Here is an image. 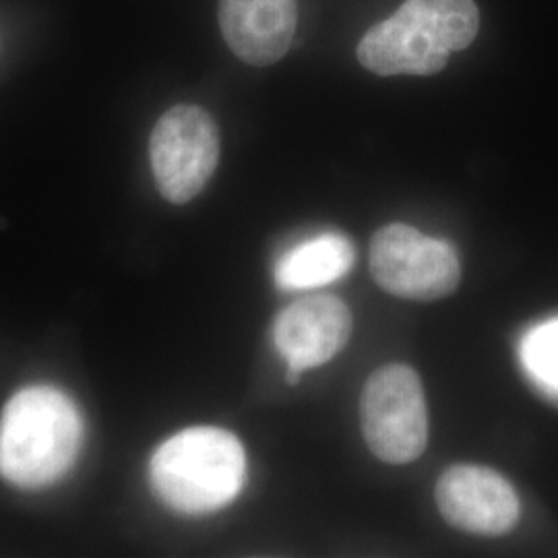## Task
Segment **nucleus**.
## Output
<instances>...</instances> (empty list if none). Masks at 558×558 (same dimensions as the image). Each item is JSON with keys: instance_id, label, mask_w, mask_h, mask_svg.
Segmentation results:
<instances>
[{"instance_id": "0eeeda50", "label": "nucleus", "mask_w": 558, "mask_h": 558, "mask_svg": "<svg viewBox=\"0 0 558 558\" xmlns=\"http://www.w3.org/2000/svg\"><path fill=\"white\" fill-rule=\"evenodd\" d=\"M350 333L352 313L338 296H308L283 308L274 327V339L288 362V380L294 385L302 371L333 359Z\"/></svg>"}, {"instance_id": "423d86ee", "label": "nucleus", "mask_w": 558, "mask_h": 558, "mask_svg": "<svg viewBox=\"0 0 558 558\" xmlns=\"http://www.w3.org/2000/svg\"><path fill=\"white\" fill-rule=\"evenodd\" d=\"M435 497L440 515L461 532L502 536L518 525V493L490 468H449L437 482Z\"/></svg>"}, {"instance_id": "6e6552de", "label": "nucleus", "mask_w": 558, "mask_h": 558, "mask_svg": "<svg viewBox=\"0 0 558 558\" xmlns=\"http://www.w3.org/2000/svg\"><path fill=\"white\" fill-rule=\"evenodd\" d=\"M296 25V0H220L223 40L242 62L253 66H269L283 59Z\"/></svg>"}, {"instance_id": "39448f33", "label": "nucleus", "mask_w": 558, "mask_h": 558, "mask_svg": "<svg viewBox=\"0 0 558 558\" xmlns=\"http://www.w3.org/2000/svg\"><path fill=\"white\" fill-rule=\"evenodd\" d=\"M371 271L385 292L405 300L445 299L461 279L456 251L405 223L385 226L373 236Z\"/></svg>"}, {"instance_id": "1a4fd4ad", "label": "nucleus", "mask_w": 558, "mask_h": 558, "mask_svg": "<svg viewBox=\"0 0 558 558\" xmlns=\"http://www.w3.org/2000/svg\"><path fill=\"white\" fill-rule=\"evenodd\" d=\"M356 54L366 71L380 77H430L447 66L451 52L445 50L418 21L399 9L396 15L379 21L362 36Z\"/></svg>"}, {"instance_id": "f257e3e1", "label": "nucleus", "mask_w": 558, "mask_h": 558, "mask_svg": "<svg viewBox=\"0 0 558 558\" xmlns=\"http://www.w3.org/2000/svg\"><path fill=\"white\" fill-rule=\"evenodd\" d=\"M83 422L75 403L59 389L27 387L0 416V476L21 488H41L75 463Z\"/></svg>"}, {"instance_id": "7ed1b4c3", "label": "nucleus", "mask_w": 558, "mask_h": 558, "mask_svg": "<svg viewBox=\"0 0 558 558\" xmlns=\"http://www.w3.org/2000/svg\"><path fill=\"white\" fill-rule=\"evenodd\" d=\"M360 422L364 440L380 461H416L428 442V410L416 371L405 364L375 371L362 389Z\"/></svg>"}, {"instance_id": "9b49d317", "label": "nucleus", "mask_w": 558, "mask_h": 558, "mask_svg": "<svg viewBox=\"0 0 558 558\" xmlns=\"http://www.w3.org/2000/svg\"><path fill=\"white\" fill-rule=\"evenodd\" d=\"M399 9L449 52L465 50L478 36L480 11L474 0H405Z\"/></svg>"}, {"instance_id": "9d476101", "label": "nucleus", "mask_w": 558, "mask_h": 558, "mask_svg": "<svg viewBox=\"0 0 558 558\" xmlns=\"http://www.w3.org/2000/svg\"><path fill=\"white\" fill-rule=\"evenodd\" d=\"M354 263V246L341 234H320L281 255L276 281L281 290H308L345 276Z\"/></svg>"}, {"instance_id": "20e7f679", "label": "nucleus", "mask_w": 558, "mask_h": 558, "mask_svg": "<svg viewBox=\"0 0 558 558\" xmlns=\"http://www.w3.org/2000/svg\"><path fill=\"white\" fill-rule=\"evenodd\" d=\"M149 160L163 199L177 205L195 199L220 161L216 120L193 104L170 108L151 133Z\"/></svg>"}, {"instance_id": "f03ea898", "label": "nucleus", "mask_w": 558, "mask_h": 558, "mask_svg": "<svg viewBox=\"0 0 558 558\" xmlns=\"http://www.w3.org/2000/svg\"><path fill=\"white\" fill-rule=\"evenodd\" d=\"M246 476L240 440L214 426L182 430L151 458L149 478L170 509L184 515L214 513L239 495Z\"/></svg>"}, {"instance_id": "f8f14e48", "label": "nucleus", "mask_w": 558, "mask_h": 558, "mask_svg": "<svg viewBox=\"0 0 558 558\" xmlns=\"http://www.w3.org/2000/svg\"><path fill=\"white\" fill-rule=\"evenodd\" d=\"M521 362L542 389L558 398V319L542 323L523 338Z\"/></svg>"}]
</instances>
